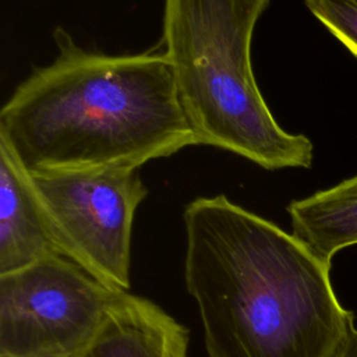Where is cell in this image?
<instances>
[{"label": "cell", "instance_id": "cell-7", "mask_svg": "<svg viewBox=\"0 0 357 357\" xmlns=\"http://www.w3.org/2000/svg\"><path fill=\"white\" fill-rule=\"evenodd\" d=\"M59 254L29 173L0 142V275Z\"/></svg>", "mask_w": 357, "mask_h": 357}, {"label": "cell", "instance_id": "cell-6", "mask_svg": "<svg viewBox=\"0 0 357 357\" xmlns=\"http://www.w3.org/2000/svg\"><path fill=\"white\" fill-rule=\"evenodd\" d=\"M188 329L160 305L123 291L75 357H188Z\"/></svg>", "mask_w": 357, "mask_h": 357}, {"label": "cell", "instance_id": "cell-8", "mask_svg": "<svg viewBox=\"0 0 357 357\" xmlns=\"http://www.w3.org/2000/svg\"><path fill=\"white\" fill-rule=\"evenodd\" d=\"M291 233L321 258H332L357 245V174L305 198L293 199L286 208Z\"/></svg>", "mask_w": 357, "mask_h": 357}, {"label": "cell", "instance_id": "cell-5", "mask_svg": "<svg viewBox=\"0 0 357 357\" xmlns=\"http://www.w3.org/2000/svg\"><path fill=\"white\" fill-rule=\"evenodd\" d=\"M123 291L61 254L0 275V357H75Z\"/></svg>", "mask_w": 357, "mask_h": 357}, {"label": "cell", "instance_id": "cell-4", "mask_svg": "<svg viewBox=\"0 0 357 357\" xmlns=\"http://www.w3.org/2000/svg\"><path fill=\"white\" fill-rule=\"evenodd\" d=\"M59 254L130 291L135 212L148 195L138 169L29 174Z\"/></svg>", "mask_w": 357, "mask_h": 357}, {"label": "cell", "instance_id": "cell-3", "mask_svg": "<svg viewBox=\"0 0 357 357\" xmlns=\"http://www.w3.org/2000/svg\"><path fill=\"white\" fill-rule=\"evenodd\" d=\"M271 0H163L158 49L198 145L238 155L265 170L310 169L314 145L286 131L254 75L251 43Z\"/></svg>", "mask_w": 357, "mask_h": 357}, {"label": "cell", "instance_id": "cell-1", "mask_svg": "<svg viewBox=\"0 0 357 357\" xmlns=\"http://www.w3.org/2000/svg\"><path fill=\"white\" fill-rule=\"evenodd\" d=\"M183 222L208 357H337L349 344L357 328L332 262L296 234L222 194L188 202Z\"/></svg>", "mask_w": 357, "mask_h": 357}, {"label": "cell", "instance_id": "cell-10", "mask_svg": "<svg viewBox=\"0 0 357 357\" xmlns=\"http://www.w3.org/2000/svg\"><path fill=\"white\" fill-rule=\"evenodd\" d=\"M337 357H357V329L349 342V344L343 349V351Z\"/></svg>", "mask_w": 357, "mask_h": 357}, {"label": "cell", "instance_id": "cell-2", "mask_svg": "<svg viewBox=\"0 0 357 357\" xmlns=\"http://www.w3.org/2000/svg\"><path fill=\"white\" fill-rule=\"evenodd\" d=\"M53 40L56 57L35 67L0 110V142L29 174L138 169L198 145L159 49L106 54L61 26Z\"/></svg>", "mask_w": 357, "mask_h": 357}, {"label": "cell", "instance_id": "cell-9", "mask_svg": "<svg viewBox=\"0 0 357 357\" xmlns=\"http://www.w3.org/2000/svg\"><path fill=\"white\" fill-rule=\"evenodd\" d=\"M307 10L357 57V0H303Z\"/></svg>", "mask_w": 357, "mask_h": 357}]
</instances>
